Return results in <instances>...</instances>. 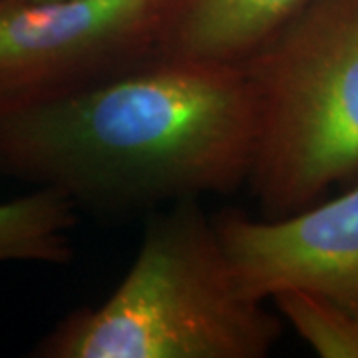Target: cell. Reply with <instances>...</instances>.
<instances>
[{"label":"cell","mask_w":358,"mask_h":358,"mask_svg":"<svg viewBox=\"0 0 358 358\" xmlns=\"http://www.w3.org/2000/svg\"><path fill=\"white\" fill-rule=\"evenodd\" d=\"M241 66L255 103L247 185L263 217L358 176V0H313Z\"/></svg>","instance_id":"cell-3"},{"label":"cell","mask_w":358,"mask_h":358,"mask_svg":"<svg viewBox=\"0 0 358 358\" xmlns=\"http://www.w3.org/2000/svg\"><path fill=\"white\" fill-rule=\"evenodd\" d=\"M271 301L320 358H358L357 310L303 289H285Z\"/></svg>","instance_id":"cell-8"},{"label":"cell","mask_w":358,"mask_h":358,"mask_svg":"<svg viewBox=\"0 0 358 358\" xmlns=\"http://www.w3.org/2000/svg\"><path fill=\"white\" fill-rule=\"evenodd\" d=\"M213 225L243 294L303 289L358 313V185L279 219L225 209Z\"/></svg>","instance_id":"cell-5"},{"label":"cell","mask_w":358,"mask_h":358,"mask_svg":"<svg viewBox=\"0 0 358 358\" xmlns=\"http://www.w3.org/2000/svg\"><path fill=\"white\" fill-rule=\"evenodd\" d=\"M36 2H52V0H0V6H16V4H36Z\"/></svg>","instance_id":"cell-9"},{"label":"cell","mask_w":358,"mask_h":358,"mask_svg":"<svg viewBox=\"0 0 358 358\" xmlns=\"http://www.w3.org/2000/svg\"><path fill=\"white\" fill-rule=\"evenodd\" d=\"M282 322L239 291L201 199L152 209L136 259L102 305L72 310L40 358H263Z\"/></svg>","instance_id":"cell-2"},{"label":"cell","mask_w":358,"mask_h":358,"mask_svg":"<svg viewBox=\"0 0 358 358\" xmlns=\"http://www.w3.org/2000/svg\"><path fill=\"white\" fill-rule=\"evenodd\" d=\"M253 143L243 66L181 56L0 112V173L103 215L231 195L247 185Z\"/></svg>","instance_id":"cell-1"},{"label":"cell","mask_w":358,"mask_h":358,"mask_svg":"<svg viewBox=\"0 0 358 358\" xmlns=\"http://www.w3.org/2000/svg\"><path fill=\"white\" fill-rule=\"evenodd\" d=\"M313 0H185L166 56L241 66Z\"/></svg>","instance_id":"cell-6"},{"label":"cell","mask_w":358,"mask_h":358,"mask_svg":"<svg viewBox=\"0 0 358 358\" xmlns=\"http://www.w3.org/2000/svg\"><path fill=\"white\" fill-rule=\"evenodd\" d=\"M76 205L62 193L36 187L0 203V263L68 265L74 257Z\"/></svg>","instance_id":"cell-7"},{"label":"cell","mask_w":358,"mask_h":358,"mask_svg":"<svg viewBox=\"0 0 358 358\" xmlns=\"http://www.w3.org/2000/svg\"><path fill=\"white\" fill-rule=\"evenodd\" d=\"M185 0L0 6V112L54 100L159 56Z\"/></svg>","instance_id":"cell-4"}]
</instances>
